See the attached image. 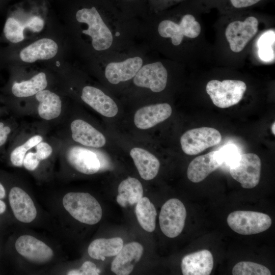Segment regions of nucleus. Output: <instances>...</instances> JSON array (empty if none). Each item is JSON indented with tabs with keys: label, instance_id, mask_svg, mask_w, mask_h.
I'll return each instance as SVG.
<instances>
[{
	"label": "nucleus",
	"instance_id": "obj_27",
	"mask_svg": "<svg viewBox=\"0 0 275 275\" xmlns=\"http://www.w3.org/2000/svg\"><path fill=\"white\" fill-rule=\"evenodd\" d=\"M128 18L139 22L147 15V0H112Z\"/></svg>",
	"mask_w": 275,
	"mask_h": 275
},
{
	"label": "nucleus",
	"instance_id": "obj_12",
	"mask_svg": "<svg viewBox=\"0 0 275 275\" xmlns=\"http://www.w3.org/2000/svg\"><path fill=\"white\" fill-rule=\"evenodd\" d=\"M224 163L219 150L211 151L197 157L188 165L187 176L193 182L198 183L205 179Z\"/></svg>",
	"mask_w": 275,
	"mask_h": 275
},
{
	"label": "nucleus",
	"instance_id": "obj_30",
	"mask_svg": "<svg viewBox=\"0 0 275 275\" xmlns=\"http://www.w3.org/2000/svg\"><path fill=\"white\" fill-rule=\"evenodd\" d=\"M233 275H270L271 272L265 266L250 261H241L233 268Z\"/></svg>",
	"mask_w": 275,
	"mask_h": 275
},
{
	"label": "nucleus",
	"instance_id": "obj_38",
	"mask_svg": "<svg viewBox=\"0 0 275 275\" xmlns=\"http://www.w3.org/2000/svg\"><path fill=\"white\" fill-rule=\"evenodd\" d=\"M11 131V127L9 124L0 121V148H3L6 144Z\"/></svg>",
	"mask_w": 275,
	"mask_h": 275
},
{
	"label": "nucleus",
	"instance_id": "obj_33",
	"mask_svg": "<svg viewBox=\"0 0 275 275\" xmlns=\"http://www.w3.org/2000/svg\"><path fill=\"white\" fill-rule=\"evenodd\" d=\"M100 271L94 263L86 261L79 269L71 270L67 274L68 275H97Z\"/></svg>",
	"mask_w": 275,
	"mask_h": 275
},
{
	"label": "nucleus",
	"instance_id": "obj_26",
	"mask_svg": "<svg viewBox=\"0 0 275 275\" xmlns=\"http://www.w3.org/2000/svg\"><path fill=\"white\" fill-rule=\"evenodd\" d=\"M135 212L138 221L143 229L149 232L155 230L157 212L148 198L142 197L137 202Z\"/></svg>",
	"mask_w": 275,
	"mask_h": 275
},
{
	"label": "nucleus",
	"instance_id": "obj_19",
	"mask_svg": "<svg viewBox=\"0 0 275 275\" xmlns=\"http://www.w3.org/2000/svg\"><path fill=\"white\" fill-rule=\"evenodd\" d=\"M70 128L73 140L84 146L100 148L105 144L106 140L102 133L85 121L74 120Z\"/></svg>",
	"mask_w": 275,
	"mask_h": 275
},
{
	"label": "nucleus",
	"instance_id": "obj_9",
	"mask_svg": "<svg viewBox=\"0 0 275 275\" xmlns=\"http://www.w3.org/2000/svg\"><path fill=\"white\" fill-rule=\"evenodd\" d=\"M168 73L163 63L159 61L148 60L132 79L134 85L147 88L154 93L162 92L167 84Z\"/></svg>",
	"mask_w": 275,
	"mask_h": 275
},
{
	"label": "nucleus",
	"instance_id": "obj_15",
	"mask_svg": "<svg viewBox=\"0 0 275 275\" xmlns=\"http://www.w3.org/2000/svg\"><path fill=\"white\" fill-rule=\"evenodd\" d=\"M66 157L69 163L77 171L85 174H94L100 170L97 155L88 149L73 146L68 149Z\"/></svg>",
	"mask_w": 275,
	"mask_h": 275
},
{
	"label": "nucleus",
	"instance_id": "obj_40",
	"mask_svg": "<svg viewBox=\"0 0 275 275\" xmlns=\"http://www.w3.org/2000/svg\"><path fill=\"white\" fill-rule=\"evenodd\" d=\"M7 196L6 188L0 181V214L4 213L7 209V205L4 200Z\"/></svg>",
	"mask_w": 275,
	"mask_h": 275
},
{
	"label": "nucleus",
	"instance_id": "obj_1",
	"mask_svg": "<svg viewBox=\"0 0 275 275\" xmlns=\"http://www.w3.org/2000/svg\"><path fill=\"white\" fill-rule=\"evenodd\" d=\"M151 50L140 43L129 49L104 59V75L112 85L131 80L151 57Z\"/></svg>",
	"mask_w": 275,
	"mask_h": 275
},
{
	"label": "nucleus",
	"instance_id": "obj_25",
	"mask_svg": "<svg viewBox=\"0 0 275 275\" xmlns=\"http://www.w3.org/2000/svg\"><path fill=\"white\" fill-rule=\"evenodd\" d=\"M47 86L46 74L44 72H40L28 80L14 82L11 87V92L17 97H28L44 90Z\"/></svg>",
	"mask_w": 275,
	"mask_h": 275
},
{
	"label": "nucleus",
	"instance_id": "obj_14",
	"mask_svg": "<svg viewBox=\"0 0 275 275\" xmlns=\"http://www.w3.org/2000/svg\"><path fill=\"white\" fill-rule=\"evenodd\" d=\"M143 247L139 242H131L123 246L112 262L111 269L117 275L129 274L139 261Z\"/></svg>",
	"mask_w": 275,
	"mask_h": 275
},
{
	"label": "nucleus",
	"instance_id": "obj_7",
	"mask_svg": "<svg viewBox=\"0 0 275 275\" xmlns=\"http://www.w3.org/2000/svg\"><path fill=\"white\" fill-rule=\"evenodd\" d=\"M221 140L222 135L217 129L203 127L186 131L180 138V144L185 154L194 155L218 144Z\"/></svg>",
	"mask_w": 275,
	"mask_h": 275
},
{
	"label": "nucleus",
	"instance_id": "obj_21",
	"mask_svg": "<svg viewBox=\"0 0 275 275\" xmlns=\"http://www.w3.org/2000/svg\"><path fill=\"white\" fill-rule=\"evenodd\" d=\"M130 155L142 178L150 180L156 176L160 162L153 154L144 149L135 147L130 150Z\"/></svg>",
	"mask_w": 275,
	"mask_h": 275
},
{
	"label": "nucleus",
	"instance_id": "obj_6",
	"mask_svg": "<svg viewBox=\"0 0 275 275\" xmlns=\"http://www.w3.org/2000/svg\"><path fill=\"white\" fill-rule=\"evenodd\" d=\"M232 178L239 182L244 188L256 186L260 181L261 162L259 157L254 153L240 154L230 167Z\"/></svg>",
	"mask_w": 275,
	"mask_h": 275
},
{
	"label": "nucleus",
	"instance_id": "obj_31",
	"mask_svg": "<svg viewBox=\"0 0 275 275\" xmlns=\"http://www.w3.org/2000/svg\"><path fill=\"white\" fill-rule=\"evenodd\" d=\"M262 38L260 39L259 43V56L262 60L268 61L270 59L274 57V35L272 34H264Z\"/></svg>",
	"mask_w": 275,
	"mask_h": 275
},
{
	"label": "nucleus",
	"instance_id": "obj_4",
	"mask_svg": "<svg viewBox=\"0 0 275 275\" xmlns=\"http://www.w3.org/2000/svg\"><path fill=\"white\" fill-rule=\"evenodd\" d=\"M213 103L218 107L228 108L237 104L242 98L246 89L244 82L226 79L209 81L206 87Z\"/></svg>",
	"mask_w": 275,
	"mask_h": 275
},
{
	"label": "nucleus",
	"instance_id": "obj_37",
	"mask_svg": "<svg viewBox=\"0 0 275 275\" xmlns=\"http://www.w3.org/2000/svg\"><path fill=\"white\" fill-rule=\"evenodd\" d=\"M40 161L36 153L30 152L25 154L23 160V165L26 170L34 171L38 167Z\"/></svg>",
	"mask_w": 275,
	"mask_h": 275
},
{
	"label": "nucleus",
	"instance_id": "obj_16",
	"mask_svg": "<svg viewBox=\"0 0 275 275\" xmlns=\"http://www.w3.org/2000/svg\"><path fill=\"white\" fill-rule=\"evenodd\" d=\"M172 110L167 103L147 105L138 109L134 116V123L141 129L150 128L170 117Z\"/></svg>",
	"mask_w": 275,
	"mask_h": 275
},
{
	"label": "nucleus",
	"instance_id": "obj_5",
	"mask_svg": "<svg viewBox=\"0 0 275 275\" xmlns=\"http://www.w3.org/2000/svg\"><path fill=\"white\" fill-rule=\"evenodd\" d=\"M229 226L241 235H252L267 230L272 223L270 216L265 213L251 211H235L227 217Z\"/></svg>",
	"mask_w": 275,
	"mask_h": 275
},
{
	"label": "nucleus",
	"instance_id": "obj_17",
	"mask_svg": "<svg viewBox=\"0 0 275 275\" xmlns=\"http://www.w3.org/2000/svg\"><path fill=\"white\" fill-rule=\"evenodd\" d=\"M81 98L96 112L106 117H113L118 113L117 104L100 89L87 86L83 88Z\"/></svg>",
	"mask_w": 275,
	"mask_h": 275
},
{
	"label": "nucleus",
	"instance_id": "obj_18",
	"mask_svg": "<svg viewBox=\"0 0 275 275\" xmlns=\"http://www.w3.org/2000/svg\"><path fill=\"white\" fill-rule=\"evenodd\" d=\"M213 266V256L207 250L187 255L181 261V270L184 275H209Z\"/></svg>",
	"mask_w": 275,
	"mask_h": 275
},
{
	"label": "nucleus",
	"instance_id": "obj_13",
	"mask_svg": "<svg viewBox=\"0 0 275 275\" xmlns=\"http://www.w3.org/2000/svg\"><path fill=\"white\" fill-rule=\"evenodd\" d=\"M10 206L13 215L19 221L30 223L37 216V210L30 196L22 188L14 186L8 195Z\"/></svg>",
	"mask_w": 275,
	"mask_h": 275
},
{
	"label": "nucleus",
	"instance_id": "obj_23",
	"mask_svg": "<svg viewBox=\"0 0 275 275\" xmlns=\"http://www.w3.org/2000/svg\"><path fill=\"white\" fill-rule=\"evenodd\" d=\"M123 246V241L120 237L98 238L90 244L88 252L91 258L104 261L105 257L116 256Z\"/></svg>",
	"mask_w": 275,
	"mask_h": 275
},
{
	"label": "nucleus",
	"instance_id": "obj_34",
	"mask_svg": "<svg viewBox=\"0 0 275 275\" xmlns=\"http://www.w3.org/2000/svg\"><path fill=\"white\" fill-rule=\"evenodd\" d=\"M44 21L38 15H33L30 17L23 25L24 28H28L33 32H39L43 28Z\"/></svg>",
	"mask_w": 275,
	"mask_h": 275
},
{
	"label": "nucleus",
	"instance_id": "obj_36",
	"mask_svg": "<svg viewBox=\"0 0 275 275\" xmlns=\"http://www.w3.org/2000/svg\"><path fill=\"white\" fill-rule=\"evenodd\" d=\"M36 154L40 160L47 159L52 153V148L46 142H40L36 146Z\"/></svg>",
	"mask_w": 275,
	"mask_h": 275
},
{
	"label": "nucleus",
	"instance_id": "obj_29",
	"mask_svg": "<svg viewBox=\"0 0 275 275\" xmlns=\"http://www.w3.org/2000/svg\"><path fill=\"white\" fill-rule=\"evenodd\" d=\"M24 26L16 18L9 17L5 23L4 34L9 41L17 43L24 39Z\"/></svg>",
	"mask_w": 275,
	"mask_h": 275
},
{
	"label": "nucleus",
	"instance_id": "obj_28",
	"mask_svg": "<svg viewBox=\"0 0 275 275\" xmlns=\"http://www.w3.org/2000/svg\"><path fill=\"white\" fill-rule=\"evenodd\" d=\"M42 140V137L41 135H35L28 139L23 144L15 147L9 155L11 163L15 167H21L26 152L36 146Z\"/></svg>",
	"mask_w": 275,
	"mask_h": 275
},
{
	"label": "nucleus",
	"instance_id": "obj_3",
	"mask_svg": "<svg viewBox=\"0 0 275 275\" xmlns=\"http://www.w3.org/2000/svg\"><path fill=\"white\" fill-rule=\"evenodd\" d=\"M66 210L75 219L86 224L94 225L102 217V209L97 200L87 193L70 192L63 199Z\"/></svg>",
	"mask_w": 275,
	"mask_h": 275
},
{
	"label": "nucleus",
	"instance_id": "obj_10",
	"mask_svg": "<svg viewBox=\"0 0 275 275\" xmlns=\"http://www.w3.org/2000/svg\"><path fill=\"white\" fill-rule=\"evenodd\" d=\"M258 21L254 16H249L244 21L236 20L227 26L225 36L231 50L242 51L258 31Z\"/></svg>",
	"mask_w": 275,
	"mask_h": 275
},
{
	"label": "nucleus",
	"instance_id": "obj_20",
	"mask_svg": "<svg viewBox=\"0 0 275 275\" xmlns=\"http://www.w3.org/2000/svg\"><path fill=\"white\" fill-rule=\"evenodd\" d=\"M58 46L49 38L39 39L22 49L19 53L20 59L26 63H33L39 60H48L57 53Z\"/></svg>",
	"mask_w": 275,
	"mask_h": 275
},
{
	"label": "nucleus",
	"instance_id": "obj_11",
	"mask_svg": "<svg viewBox=\"0 0 275 275\" xmlns=\"http://www.w3.org/2000/svg\"><path fill=\"white\" fill-rule=\"evenodd\" d=\"M15 248L19 254L35 263H47L53 256V252L48 245L31 235L19 237L15 241Z\"/></svg>",
	"mask_w": 275,
	"mask_h": 275
},
{
	"label": "nucleus",
	"instance_id": "obj_8",
	"mask_svg": "<svg viewBox=\"0 0 275 275\" xmlns=\"http://www.w3.org/2000/svg\"><path fill=\"white\" fill-rule=\"evenodd\" d=\"M186 211L182 202L177 199L168 200L162 206L159 222L162 232L167 237L174 238L182 231Z\"/></svg>",
	"mask_w": 275,
	"mask_h": 275
},
{
	"label": "nucleus",
	"instance_id": "obj_32",
	"mask_svg": "<svg viewBox=\"0 0 275 275\" xmlns=\"http://www.w3.org/2000/svg\"><path fill=\"white\" fill-rule=\"evenodd\" d=\"M224 163L230 167L239 156L237 147L232 144H229L224 146L221 150Z\"/></svg>",
	"mask_w": 275,
	"mask_h": 275
},
{
	"label": "nucleus",
	"instance_id": "obj_24",
	"mask_svg": "<svg viewBox=\"0 0 275 275\" xmlns=\"http://www.w3.org/2000/svg\"><path fill=\"white\" fill-rule=\"evenodd\" d=\"M117 203L122 207L133 205L143 197V189L140 181L133 177H128L119 185Z\"/></svg>",
	"mask_w": 275,
	"mask_h": 275
},
{
	"label": "nucleus",
	"instance_id": "obj_39",
	"mask_svg": "<svg viewBox=\"0 0 275 275\" xmlns=\"http://www.w3.org/2000/svg\"><path fill=\"white\" fill-rule=\"evenodd\" d=\"M231 4L235 8H246L255 5L262 0H229Z\"/></svg>",
	"mask_w": 275,
	"mask_h": 275
},
{
	"label": "nucleus",
	"instance_id": "obj_35",
	"mask_svg": "<svg viewBox=\"0 0 275 275\" xmlns=\"http://www.w3.org/2000/svg\"><path fill=\"white\" fill-rule=\"evenodd\" d=\"M169 0H147V15L159 13ZM172 1V0H170ZM181 1L182 0H174Z\"/></svg>",
	"mask_w": 275,
	"mask_h": 275
},
{
	"label": "nucleus",
	"instance_id": "obj_41",
	"mask_svg": "<svg viewBox=\"0 0 275 275\" xmlns=\"http://www.w3.org/2000/svg\"><path fill=\"white\" fill-rule=\"evenodd\" d=\"M274 127H275V125H274V122H273L272 125V127H271V130H272V133L274 135L275 134V131H274Z\"/></svg>",
	"mask_w": 275,
	"mask_h": 275
},
{
	"label": "nucleus",
	"instance_id": "obj_22",
	"mask_svg": "<svg viewBox=\"0 0 275 275\" xmlns=\"http://www.w3.org/2000/svg\"><path fill=\"white\" fill-rule=\"evenodd\" d=\"M35 95L37 100L39 102L38 113L41 118L50 120L60 115L62 101L58 95L48 90H43Z\"/></svg>",
	"mask_w": 275,
	"mask_h": 275
},
{
	"label": "nucleus",
	"instance_id": "obj_2",
	"mask_svg": "<svg viewBox=\"0 0 275 275\" xmlns=\"http://www.w3.org/2000/svg\"><path fill=\"white\" fill-rule=\"evenodd\" d=\"M140 34L142 32L156 31L157 35L163 39H170L175 46H179L184 38L197 37L201 32V25L195 17L190 14L182 16L178 22L164 19L158 21L156 26L144 23L140 24Z\"/></svg>",
	"mask_w": 275,
	"mask_h": 275
}]
</instances>
